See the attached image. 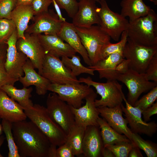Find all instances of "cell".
Here are the masks:
<instances>
[{
	"instance_id": "40",
	"label": "cell",
	"mask_w": 157,
	"mask_h": 157,
	"mask_svg": "<svg viewBox=\"0 0 157 157\" xmlns=\"http://www.w3.org/2000/svg\"><path fill=\"white\" fill-rule=\"evenodd\" d=\"M52 3V0H34L31 5L34 16L48 11L49 6Z\"/></svg>"
},
{
	"instance_id": "16",
	"label": "cell",
	"mask_w": 157,
	"mask_h": 157,
	"mask_svg": "<svg viewBox=\"0 0 157 157\" xmlns=\"http://www.w3.org/2000/svg\"><path fill=\"white\" fill-rule=\"evenodd\" d=\"M97 95L94 91L85 99V104L78 108L70 107L74 115L75 124L86 128L90 125L99 126L97 120L99 113L94 102Z\"/></svg>"
},
{
	"instance_id": "33",
	"label": "cell",
	"mask_w": 157,
	"mask_h": 157,
	"mask_svg": "<svg viewBox=\"0 0 157 157\" xmlns=\"http://www.w3.org/2000/svg\"><path fill=\"white\" fill-rule=\"evenodd\" d=\"M1 124L5 133L9 149L8 157H20L15 142L12 132V123L2 119Z\"/></svg>"
},
{
	"instance_id": "46",
	"label": "cell",
	"mask_w": 157,
	"mask_h": 157,
	"mask_svg": "<svg viewBox=\"0 0 157 157\" xmlns=\"http://www.w3.org/2000/svg\"><path fill=\"white\" fill-rule=\"evenodd\" d=\"M8 45L6 42H0V59H6Z\"/></svg>"
},
{
	"instance_id": "43",
	"label": "cell",
	"mask_w": 157,
	"mask_h": 157,
	"mask_svg": "<svg viewBox=\"0 0 157 157\" xmlns=\"http://www.w3.org/2000/svg\"><path fill=\"white\" fill-rule=\"evenodd\" d=\"M157 113V102L154 103L151 106L142 111L144 120L146 122L150 120V117Z\"/></svg>"
},
{
	"instance_id": "2",
	"label": "cell",
	"mask_w": 157,
	"mask_h": 157,
	"mask_svg": "<svg viewBox=\"0 0 157 157\" xmlns=\"http://www.w3.org/2000/svg\"><path fill=\"white\" fill-rule=\"evenodd\" d=\"M24 110L27 117L46 136L53 145L58 147L66 142L67 135L51 117L46 107L35 104Z\"/></svg>"
},
{
	"instance_id": "12",
	"label": "cell",
	"mask_w": 157,
	"mask_h": 157,
	"mask_svg": "<svg viewBox=\"0 0 157 157\" xmlns=\"http://www.w3.org/2000/svg\"><path fill=\"white\" fill-rule=\"evenodd\" d=\"M25 38H18L16 43L17 50L25 54L35 68L41 75L46 52L36 35L25 33Z\"/></svg>"
},
{
	"instance_id": "19",
	"label": "cell",
	"mask_w": 157,
	"mask_h": 157,
	"mask_svg": "<svg viewBox=\"0 0 157 157\" xmlns=\"http://www.w3.org/2000/svg\"><path fill=\"white\" fill-rule=\"evenodd\" d=\"M104 148L99 127H86L83 142L82 154L85 157H101Z\"/></svg>"
},
{
	"instance_id": "5",
	"label": "cell",
	"mask_w": 157,
	"mask_h": 157,
	"mask_svg": "<svg viewBox=\"0 0 157 157\" xmlns=\"http://www.w3.org/2000/svg\"><path fill=\"white\" fill-rule=\"evenodd\" d=\"M75 28L87 52L92 65L95 64L100 60L102 47L110 42V37L98 25H92L89 28Z\"/></svg>"
},
{
	"instance_id": "37",
	"label": "cell",
	"mask_w": 157,
	"mask_h": 157,
	"mask_svg": "<svg viewBox=\"0 0 157 157\" xmlns=\"http://www.w3.org/2000/svg\"><path fill=\"white\" fill-rule=\"evenodd\" d=\"M60 8L65 10L68 16L73 18L78 8L76 0H55Z\"/></svg>"
},
{
	"instance_id": "47",
	"label": "cell",
	"mask_w": 157,
	"mask_h": 157,
	"mask_svg": "<svg viewBox=\"0 0 157 157\" xmlns=\"http://www.w3.org/2000/svg\"><path fill=\"white\" fill-rule=\"evenodd\" d=\"M52 0V3L53 4V6L56 10L57 14L58 15L59 19L61 21L64 22L66 21V19L64 18L62 16L61 14L60 8L56 3L55 0Z\"/></svg>"
},
{
	"instance_id": "3",
	"label": "cell",
	"mask_w": 157,
	"mask_h": 157,
	"mask_svg": "<svg viewBox=\"0 0 157 157\" xmlns=\"http://www.w3.org/2000/svg\"><path fill=\"white\" fill-rule=\"evenodd\" d=\"M128 38L138 45L157 46V15L154 10L147 15L129 22Z\"/></svg>"
},
{
	"instance_id": "28",
	"label": "cell",
	"mask_w": 157,
	"mask_h": 157,
	"mask_svg": "<svg viewBox=\"0 0 157 157\" xmlns=\"http://www.w3.org/2000/svg\"><path fill=\"white\" fill-rule=\"evenodd\" d=\"M104 146L131 141L124 135L117 132L110 126L103 118L100 117L97 120Z\"/></svg>"
},
{
	"instance_id": "32",
	"label": "cell",
	"mask_w": 157,
	"mask_h": 157,
	"mask_svg": "<svg viewBox=\"0 0 157 157\" xmlns=\"http://www.w3.org/2000/svg\"><path fill=\"white\" fill-rule=\"evenodd\" d=\"M132 142L143 150L147 157H157V144L149 140H145L139 134L133 133Z\"/></svg>"
},
{
	"instance_id": "17",
	"label": "cell",
	"mask_w": 157,
	"mask_h": 157,
	"mask_svg": "<svg viewBox=\"0 0 157 157\" xmlns=\"http://www.w3.org/2000/svg\"><path fill=\"white\" fill-rule=\"evenodd\" d=\"M121 104L114 107H97L99 115L117 132L125 135L132 142V132L128 126V121L122 116Z\"/></svg>"
},
{
	"instance_id": "41",
	"label": "cell",
	"mask_w": 157,
	"mask_h": 157,
	"mask_svg": "<svg viewBox=\"0 0 157 157\" xmlns=\"http://www.w3.org/2000/svg\"><path fill=\"white\" fill-rule=\"evenodd\" d=\"M6 60V59H0V88L5 85H14L18 81L11 77L7 73L4 66Z\"/></svg>"
},
{
	"instance_id": "30",
	"label": "cell",
	"mask_w": 157,
	"mask_h": 157,
	"mask_svg": "<svg viewBox=\"0 0 157 157\" xmlns=\"http://www.w3.org/2000/svg\"><path fill=\"white\" fill-rule=\"evenodd\" d=\"M61 57V60L63 63L71 71L74 76L76 77L83 73L94 75V70L83 66L81 62V59L79 56L75 54L71 58L66 56Z\"/></svg>"
},
{
	"instance_id": "39",
	"label": "cell",
	"mask_w": 157,
	"mask_h": 157,
	"mask_svg": "<svg viewBox=\"0 0 157 157\" xmlns=\"http://www.w3.org/2000/svg\"><path fill=\"white\" fill-rule=\"evenodd\" d=\"M144 73L149 80L157 83V54L150 60Z\"/></svg>"
},
{
	"instance_id": "23",
	"label": "cell",
	"mask_w": 157,
	"mask_h": 157,
	"mask_svg": "<svg viewBox=\"0 0 157 157\" xmlns=\"http://www.w3.org/2000/svg\"><path fill=\"white\" fill-rule=\"evenodd\" d=\"M58 36L65 41L82 57L85 63L92 65L87 52L83 45L80 38L73 24L63 22Z\"/></svg>"
},
{
	"instance_id": "22",
	"label": "cell",
	"mask_w": 157,
	"mask_h": 157,
	"mask_svg": "<svg viewBox=\"0 0 157 157\" xmlns=\"http://www.w3.org/2000/svg\"><path fill=\"white\" fill-rule=\"evenodd\" d=\"M28 58L23 67L25 76L20 77L19 81L24 87L34 85L38 94L44 95L48 91V87L51 83L47 79L37 73Z\"/></svg>"
},
{
	"instance_id": "35",
	"label": "cell",
	"mask_w": 157,
	"mask_h": 157,
	"mask_svg": "<svg viewBox=\"0 0 157 157\" xmlns=\"http://www.w3.org/2000/svg\"><path fill=\"white\" fill-rule=\"evenodd\" d=\"M150 90L140 99H138L133 106L138 107L142 111L151 106L157 99V86Z\"/></svg>"
},
{
	"instance_id": "11",
	"label": "cell",
	"mask_w": 157,
	"mask_h": 157,
	"mask_svg": "<svg viewBox=\"0 0 157 157\" xmlns=\"http://www.w3.org/2000/svg\"><path fill=\"white\" fill-rule=\"evenodd\" d=\"M48 90L56 93L61 100L75 108L81 107L83 99L94 91L90 86L80 83L64 84L51 83Z\"/></svg>"
},
{
	"instance_id": "21",
	"label": "cell",
	"mask_w": 157,
	"mask_h": 157,
	"mask_svg": "<svg viewBox=\"0 0 157 157\" xmlns=\"http://www.w3.org/2000/svg\"><path fill=\"white\" fill-rule=\"evenodd\" d=\"M0 117L12 123L26 119L23 108L0 88Z\"/></svg>"
},
{
	"instance_id": "7",
	"label": "cell",
	"mask_w": 157,
	"mask_h": 157,
	"mask_svg": "<svg viewBox=\"0 0 157 157\" xmlns=\"http://www.w3.org/2000/svg\"><path fill=\"white\" fill-rule=\"evenodd\" d=\"M41 75L52 83L64 84L80 83L59 57L48 53L45 56Z\"/></svg>"
},
{
	"instance_id": "27",
	"label": "cell",
	"mask_w": 157,
	"mask_h": 157,
	"mask_svg": "<svg viewBox=\"0 0 157 157\" xmlns=\"http://www.w3.org/2000/svg\"><path fill=\"white\" fill-rule=\"evenodd\" d=\"M12 99L22 106L24 110L28 109L33 105L30 99L31 97V93L33 89L31 87L24 88L22 89H17L12 84H6L1 88Z\"/></svg>"
},
{
	"instance_id": "26",
	"label": "cell",
	"mask_w": 157,
	"mask_h": 157,
	"mask_svg": "<svg viewBox=\"0 0 157 157\" xmlns=\"http://www.w3.org/2000/svg\"><path fill=\"white\" fill-rule=\"evenodd\" d=\"M120 5L122 8L120 14L125 17H129V22L145 16L153 10L143 0H122Z\"/></svg>"
},
{
	"instance_id": "8",
	"label": "cell",
	"mask_w": 157,
	"mask_h": 157,
	"mask_svg": "<svg viewBox=\"0 0 157 157\" xmlns=\"http://www.w3.org/2000/svg\"><path fill=\"white\" fill-rule=\"evenodd\" d=\"M116 80L127 87L128 93L126 100L132 106L142 94L157 86V83L148 79L145 73H139L130 69L124 73L118 74Z\"/></svg>"
},
{
	"instance_id": "34",
	"label": "cell",
	"mask_w": 157,
	"mask_h": 157,
	"mask_svg": "<svg viewBox=\"0 0 157 157\" xmlns=\"http://www.w3.org/2000/svg\"><path fill=\"white\" fill-rule=\"evenodd\" d=\"M135 145L133 142H122L104 146L110 149L115 157H128L132 148Z\"/></svg>"
},
{
	"instance_id": "38",
	"label": "cell",
	"mask_w": 157,
	"mask_h": 157,
	"mask_svg": "<svg viewBox=\"0 0 157 157\" xmlns=\"http://www.w3.org/2000/svg\"><path fill=\"white\" fill-rule=\"evenodd\" d=\"M17 5V0H0V19H10L11 13Z\"/></svg>"
},
{
	"instance_id": "9",
	"label": "cell",
	"mask_w": 157,
	"mask_h": 157,
	"mask_svg": "<svg viewBox=\"0 0 157 157\" xmlns=\"http://www.w3.org/2000/svg\"><path fill=\"white\" fill-rule=\"evenodd\" d=\"M157 54V46L147 47L138 45L127 37L122 52L128 61L129 69L144 73L152 58Z\"/></svg>"
},
{
	"instance_id": "10",
	"label": "cell",
	"mask_w": 157,
	"mask_h": 157,
	"mask_svg": "<svg viewBox=\"0 0 157 157\" xmlns=\"http://www.w3.org/2000/svg\"><path fill=\"white\" fill-rule=\"evenodd\" d=\"M46 103L49 115L67 136L75 124L70 106L53 92L49 94Z\"/></svg>"
},
{
	"instance_id": "1",
	"label": "cell",
	"mask_w": 157,
	"mask_h": 157,
	"mask_svg": "<svg viewBox=\"0 0 157 157\" xmlns=\"http://www.w3.org/2000/svg\"><path fill=\"white\" fill-rule=\"evenodd\" d=\"M12 132L20 157H56L57 147L30 120L13 123Z\"/></svg>"
},
{
	"instance_id": "18",
	"label": "cell",
	"mask_w": 157,
	"mask_h": 157,
	"mask_svg": "<svg viewBox=\"0 0 157 157\" xmlns=\"http://www.w3.org/2000/svg\"><path fill=\"white\" fill-rule=\"evenodd\" d=\"M94 0H79L78 10L72 18V24L76 27L89 28L99 23L97 12L98 7Z\"/></svg>"
},
{
	"instance_id": "45",
	"label": "cell",
	"mask_w": 157,
	"mask_h": 157,
	"mask_svg": "<svg viewBox=\"0 0 157 157\" xmlns=\"http://www.w3.org/2000/svg\"><path fill=\"white\" fill-rule=\"evenodd\" d=\"M140 148L135 145L131 149L128 157H143V156L140 151Z\"/></svg>"
},
{
	"instance_id": "6",
	"label": "cell",
	"mask_w": 157,
	"mask_h": 157,
	"mask_svg": "<svg viewBox=\"0 0 157 157\" xmlns=\"http://www.w3.org/2000/svg\"><path fill=\"white\" fill-rule=\"evenodd\" d=\"M101 7L98 8L99 26L112 39L117 41L122 32L126 30L129 22L126 17L110 9L105 0L98 2Z\"/></svg>"
},
{
	"instance_id": "25",
	"label": "cell",
	"mask_w": 157,
	"mask_h": 157,
	"mask_svg": "<svg viewBox=\"0 0 157 157\" xmlns=\"http://www.w3.org/2000/svg\"><path fill=\"white\" fill-rule=\"evenodd\" d=\"M34 13L31 5H17L12 12L10 19L14 23L17 31L18 39L25 38V32Z\"/></svg>"
},
{
	"instance_id": "42",
	"label": "cell",
	"mask_w": 157,
	"mask_h": 157,
	"mask_svg": "<svg viewBox=\"0 0 157 157\" xmlns=\"http://www.w3.org/2000/svg\"><path fill=\"white\" fill-rule=\"evenodd\" d=\"M56 157H74L75 156L71 147L66 142L56 149Z\"/></svg>"
},
{
	"instance_id": "20",
	"label": "cell",
	"mask_w": 157,
	"mask_h": 157,
	"mask_svg": "<svg viewBox=\"0 0 157 157\" xmlns=\"http://www.w3.org/2000/svg\"><path fill=\"white\" fill-rule=\"evenodd\" d=\"M37 35L46 53H49L59 57L64 56L71 57L77 53L57 35L42 34Z\"/></svg>"
},
{
	"instance_id": "53",
	"label": "cell",
	"mask_w": 157,
	"mask_h": 157,
	"mask_svg": "<svg viewBox=\"0 0 157 157\" xmlns=\"http://www.w3.org/2000/svg\"><path fill=\"white\" fill-rule=\"evenodd\" d=\"M94 1H97V2H99V1H100V0H94Z\"/></svg>"
},
{
	"instance_id": "49",
	"label": "cell",
	"mask_w": 157,
	"mask_h": 157,
	"mask_svg": "<svg viewBox=\"0 0 157 157\" xmlns=\"http://www.w3.org/2000/svg\"><path fill=\"white\" fill-rule=\"evenodd\" d=\"M34 0H17V5H31Z\"/></svg>"
},
{
	"instance_id": "24",
	"label": "cell",
	"mask_w": 157,
	"mask_h": 157,
	"mask_svg": "<svg viewBox=\"0 0 157 157\" xmlns=\"http://www.w3.org/2000/svg\"><path fill=\"white\" fill-rule=\"evenodd\" d=\"M124 58L122 53L116 52L88 67L97 71L100 79L105 78L107 80H116L118 74L116 71L117 67Z\"/></svg>"
},
{
	"instance_id": "51",
	"label": "cell",
	"mask_w": 157,
	"mask_h": 157,
	"mask_svg": "<svg viewBox=\"0 0 157 157\" xmlns=\"http://www.w3.org/2000/svg\"><path fill=\"white\" fill-rule=\"evenodd\" d=\"M1 118L0 117V136L2 134L3 131V128L2 124L0 123V119Z\"/></svg>"
},
{
	"instance_id": "15",
	"label": "cell",
	"mask_w": 157,
	"mask_h": 157,
	"mask_svg": "<svg viewBox=\"0 0 157 157\" xmlns=\"http://www.w3.org/2000/svg\"><path fill=\"white\" fill-rule=\"evenodd\" d=\"M123 100L126 106L124 107L122 104H121L122 110L132 133L143 134L149 137L152 136L157 131V124L154 121L145 122L142 118V111L140 108L129 104L125 97Z\"/></svg>"
},
{
	"instance_id": "48",
	"label": "cell",
	"mask_w": 157,
	"mask_h": 157,
	"mask_svg": "<svg viewBox=\"0 0 157 157\" xmlns=\"http://www.w3.org/2000/svg\"><path fill=\"white\" fill-rule=\"evenodd\" d=\"M102 156L103 157H115L110 149L104 147L102 151Z\"/></svg>"
},
{
	"instance_id": "13",
	"label": "cell",
	"mask_w": 157,
	"mask_h": 157,
	"mask_svg": "<svg viewBox=\"0 0 157 157\" xmlns=\"http://www.w3.org/2000/svg\"><path fill=\"white\" fill-rule=\"evenodd\" d=\"M17 39L16 29L6 41L8 48L4 66L8 75L19 81L24 74L23 67L28 58L22 52L17 50L16 47Z\"/></svg>"
},
{
	"instance_id": "36",
	"label": "cell",
	"mask_w": 157,
	"mask_h": 157,
	"mask_svg": "<svg viewBox=\"0 0 157 157\" xmlns=\"http://www.w3.org/2000/svg\"><path fill=\"white\" fill-rule=\"evenodd\" d=\"M16 29L15 25L11 19H0V42L6 41Z\"/></svg>"
},
{
	"instance_id": "52",
	"label": "cell",
	"mask_w": 157,
	"mask_h": 157,
	"mask_svg": "<svg viewBox=\"0 0 157 157\" xmlns=\"http://www.w3.org/2000/svg\"><path fill=\"white\" fill-rule=\"evenodd\" d=\"M150 1L154 3L155 5H157V0H149Z\"/></svg>"
},
{
	"instance_id": "50",
	"label": "cell",
	"mask_w": 157,
	"mask_h": 157,
	"mask_svg": "<svg viewBox=\"0 0 157 157\" xmlns=\"http://www.w3.org/2000/svg\"><path fill=\"white\" fill-rule=\"evenodd\" d=\"M5 138L3 135L0 136V149L4 142ZM3 156L1 154L0 152V157H3Z\"/></svg>"
},
{
	"instance_id": "4",
	"label": "cell",
	"mask_w": 157,
	"mask_h": 157,
	"mask_svg": "<svg viewBox=\"0 0 157 157\" xmlns=\"http://www.w3.org/2000/svg\"><path fill=\"white\" fill-rule=\"evenodd\" d=\"M78 80L80 83H84L94 87L97 93L101 96V99L95 100L97 107L107 106L112 108L122 104L125 96L122 91V85L117 80H107L105 83H100L94 81L90 76L81 77Z\"/></svg>"
},
{
	"instance_id": "44",
	"label": "cell",
	"mask_w": 157,
	"mask_h": 157,
	"mask_svg": "<svg viewBox=\"0 0 157 157\" xmlns=\"http://www.w3.org/2000/svg\"><path fill=\"white\" fill-rule=\"evenodd\" d=\"M128 61L124 58L117 65L116 71L118 74H122L125 72L129 69Z\"/></svg>"
},
{
	"instance_id": "29",
	"label": "cell",
	"mask_w": 157,
	"mask_h": 157,
	"mask_svg": "<svg viewBox=\"0 0 157 157\" xmlns=\"http://www.w3.org/2000/svg\"><path fill=\"white\" fill-rule=\"evenodd\" d=\"M85 129L75 124L67 136L65 142L71 147L75 156L82 154V144Z\"/></svg>"
},
{
	"instance_id": "14",
	"label": "cell",
	"mask_w": 157,
	"mask_h": 157,
	"mask_svg": "<svg viewBox=\"0 0 157 157\" xmlns=\"http://www.w3.org/2000/svg\"><path fill=\"white\" fill-rule=\"evenodd\" d=\"M33 18L34 23L28 26L25 33L37 35L44 33L58 35L63 22L53 9L35 15Z\"/></svg>"
},
{
	"instance_id": "31",
	"label": "cell",
	"mask_w": 157,
	"mask_h": 157,
	"mask_svg": "<svg viewBox=\"0 0 157 157\" xmlns=\"http://www.w3.org/2000/svg\"><path fill=\"white\" fill-rule=\"evenodd\" d=\"M121 36V40L118 43L113 44L109 42L102 47L100 51V60L115 53L118 52L122 54L123 49L127 41L128 35L127 30L123 31Z\"/></svg>"
}]
</instances>
